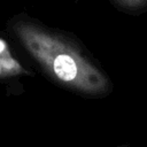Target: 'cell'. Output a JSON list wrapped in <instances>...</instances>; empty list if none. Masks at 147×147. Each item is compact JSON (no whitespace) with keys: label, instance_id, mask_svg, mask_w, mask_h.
Segmentation results:
<instances>
[{"label":"cell","instance_id":"obj_1","mask_svg":"<svg viewBox=\"0 0 147 147\" xmlns=\"http://www.w3.org/2000/svg\"><path fill=\"white\" fill-rule=\"evenodd\" d=\"M11 31L57 85L87 98H103L111 93V79L71 39L28 20L14 21Z\"/></svg>","mask_w":147,"mask_h":147},{"label":"cell","instance_id":"obj_2","mask_svg":"<svg viewBox=\"0 0 147 147\" xmlns=\"http://www.w3.org/2000/svg\"><path fill=\"white\" fill-rule=\"evenodd\" d=\"M26 75H30V72L11 54L7 42L0 38V78H13Z\"/></svg>","mask_w":147,"mask_h":147},{"label":"cell","instance_id":"obj_3","mask_svg":"<svg viewBox=\"0 0 147 147\" xmlns=\"http://www.w3.org/2000/svg\"><path fill=\"white\" fill-rule=\"evenodd\" d=\"M116 1L119 5L124 7H129V8H137L147 2V0H116Z\"/></svg>","mask_w":147,"mask_h":147},{"label":"cell","instance_id":"obj_4","mask_svg":"<svg viewBox=\"0 0 147 147\" xmlns=\"http://www.w3.org/2000/svg\"><path fill=\"white\" fill-rule=\"evenodd\" d=\"M116 147H130L129 145H121V146H116Z\"/></svg>","mask_w":147,"mask_h":147}]
</instances>
